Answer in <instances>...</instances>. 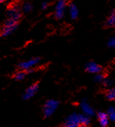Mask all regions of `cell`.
Segmentation results:
<instances>
[{
  "label": "cell",
  "mask_w": 115,
  "mask_h": 127,
  "mask_svg": "<svg viewBox=\"0 0 115 127\" xmlns=\"http://www.w3.org/2000/svg\"><path fill=\"white\" fill-rule=\"evenodd\" d=\"M18 27H19V22L16 21V20L11 19H7L3 23V28H2L0 36H1V37L9 36L16 30L18 29Z\"/></svg>",
  "instance_id": "6da1fadb"
},
{
  "label": "cell",
  "mask_w": 115,
  "mask_h": 127,
  "mask_svg": "<svg viewBox=\"0 0 115 127\" xmlns=\"http://www.w3.org/2000/svg\"><path fill=\"white\" fill-rule=\"evenodd\" d=\"M83 115L81 114L73 113L66 118L63 127H78L82 126Z\"/></svg>",
  "instance_id": "7a4b0ae2"
},
{
  "label": "cell",
  "mask_w": 115,
  "mask_h": 127,
  "mask_svg": "<svg viewBox=\"0 0 115 127\" xmlns=\"http://www.w3.org/2000/svg\"><path fill=\"white\" fill-rule=\"evenodd\" d=\"M59 105V101L56 100V99H48L45 102L44 109V115L45 117H50L51 115H53V113L57 110V109Z\"/></svg>",
  "instance_id": "3957f363"
},
{
  "label": "cell",
  "mask_w": 115,
  "mask_h": 127,
  "mask_svg": "<svg viewBox=\"0 0 115 127\" xmlns=\"http://www.w3.org/2000/svg\"><path fill=\"white\" fill-rule=\"evenodd\" d=\"M67 1L66 0H58L55 4L54 17L57 19H62L66 13Z\"/></svg>",
  "instance_id": "277c9868"
},
{
  "label": "cell",
  "mask_w": 115,
  "mask_h": 127,
  "mask_svg": "<svg viewBox=\"0 0 115 127\" xmlns=\"http://www.w3.org/2000/svg\"><path fill=\"white\" fill-rule=\"evenodd\" d=\"M40 62V58L38 57H33L29 59L28 60L23 61V62H20L19 64V68L22 70H25V71H28L29 69H33L35 66L39 64Z\"/></svg>",
  "instance_id": "5b68a950"
},
{
  "label": "cell",
  "mask_w": 115,
  "mask_h": 127,
  "mask_svg": "<svg viewBox=\"0 0 115 127\" xmlns=\"http://www.w3.org/2000/svg\"><path fill=\"white\" fill-rule=\"evenodd\" d=\"M22 13L23 12L21 8L19 5L15 4V5L11 6L8 9V11H7V17H8V19L16 20V21L19 22V19H21Z\"/></svg>",
  "instance_id": "8992f818"
},
{
  "label": "cell",
  "mask_w": 115,
  "mask_h": 127,
  "mask_svg": "<svg viewBox=\"0 0 115 127\" xmlns=\"http://www.w3.org/2000/svg\"><path fill=\"white\" fill-rule=\"evenodd\" d=\"M38 90V85L37 83L33 84L32 85H30L25 90V91L23 94V99L24 100H28V99H32L33 96L36 95V93Z\"/></svg>",
  "instance_id": "52a82bcc"
},
{
  "label": "cell",
  "mask_w": 115,
  "mask_h": 127,
  "mask_svg": "<svg viewBox=\"0 0 115 127\" xmlns=\"http://www.w3.org/2000/svg\"><path fill=\"white\" fill-rule=\"evenodd\" d=\"M85 70L89 73H91V74H99L102 72L103 70V68L98 65V64L95 63V62H89L85 65Z\"/></svg>",
  "instance_id": "ba28073f"
},
{
  "label": "cell",
  "mask_w": 115,
  "mask_h": 127,
  "mask_svg": "<svg viewBox=\"0 0 115 127\" xmlns=\"http://www.w3.org/2000/svg\"><path fill=\"white\" fill-rule=\"evenodd\" d=\"M98 123L100 125V127H108L109 122V117L107 113L99 112L98 114Z\"/></svg>",
  "instance_id": "9c48e42d"
},
{
  "label": "cell",
  "mask_w": 115,
  "mask_h": 127,
  "mask_svg": "<svg viewBox=\"0 0 115 127\" xmlns=\"http://www.w3.org/2000/svg\"><path fill=\"white\" fill-rule=\"evenodd\" d=\"M69 16H70L71 19H76L78 17L79 11H78V8L77 7L75 3H71L69 5Z\"/></svg>",
  "instance_id": "30bf717a"
},
{
  "label": "cell",
  "mask_w": 115,
  "mask_h": 127,
  "mask_svg": "<svg viewBox=\"0 0 115 127\" xmlns=\"http://www.w3.org/2000/svg\"><path fill=\"white\" fill-rule=\"evenodd\" d=\"M80 107L82 109L83 112L86 115H93V110L86 101H82L80 104Z\"/></svg>",
  "instance_id": "8fae6325"
},
{
  "label": "cell",
  "mask_w": 115,
  "mask_h": 127,
  "mask_svg": "<svg viewBox=\"0 0 115 127\" xmlns=\"http://www.w3.org/2000/svg\"><path fill=\"white\" fill-rule=\"evenodd\" d=\"M28 74V73H27V71H25V70H22L20 69L19 71H18L15 73L14 76H13V78H14V79H16V80H23L24 78L26 77V75Z\"/></svg>",
  "instance_id": "7c38bea8"
},
{
  "label": "cell",
  "mask_w": 115,
  "mask_h": 127,
  "mask_svg": "<svg viewBox=\"0 0 115 127\" xmlns=\"http://www.w3.org/2000/svg\"><path fill=\"white\" fill-rule=\"evenodd\" d=\"M21 9L23 13H30L31 11L33 10V4L31 3H29V2H25V3L22 5Z\"/></svg>",
  "instance_id": "4fadbf2b"
},
{
  "label": "cell",
  "mask_w": 115,
  "mask_h": 127,
  "mask_svg": "<svg viewBox=\"0 0 115 127\" xmlns=\"http://www.w3.org/2000/svg\"><path fill=\"white\" fill-rule=\"evenodd\" d=\"M106 24L109 27H114L115 26V9L113 11L112 13L110 14V16L108 19L107 22H106Z\"/></svg>",
  "instance_id": "5bb4252c"
},
{
  "label": "cell",
  "mask_w": 115,
  "mask_h": 127,
  "mask_svg": "<svg viewBox=\"0 0 115 127\" xmlns=\"http://www.w3.org/2000/svg\"><path fill=\"white\" fill-rule=\"evenodd\" d=\"M106 98L109 100H114L115 99V88H111L108 90L106 92Z\"/></svg>",
  "instance_id": "9a60e30c"
},
{
  "label": "cell",
  "mask_w": 115,
  "mask_h": 127,
  "mask_svg": "<svg viewBox=\"0 0 115 127\" xmlns=\"http://www.w3.org/2000/svg\"><path fill=\"white\" fill-rule=\"evenodd\" d=\"M108 115L109 117V120L110 121H115V109L113 108V107H110L108 110Z\"/></svg>",
  "instance_id": "2e32d148"
},
{
  "label": "cell",
  "mask_w": 115,
  "mask_h": 127,
  "mask_svg": "<svg viewBox=\"0 0 115 127\" xmlns=\"http://www.w3.org/2000/svg\"><path fill=\"white\" fill-rule=\"evenodd\" d=\"M108 46L110 49H115V35L112 36L108 41Z\"/></svg>",
  "instance_id": "e0dca14e"
},
{
  "label": "cell",
  "mask_w": 115,
  "mask_h": 127,
  "mask_svg": "<svg viewBox=\"0 0 115 127\" xmlns=\"http://www.w3.org/2000/svg\"><path fill=\"white\" fill-rule=\"evenodd\" d=\"M94 80L96 81V82H103V80H104V76H103V74H102L101 73L99 74H95V77H94Z\"/></svg>",
  "instance_id": "ac0fdd59"
},
{
  "label": "cell",
  "mask_w": 115,
  "mask_h": 127,
  "mask_svg": "<svg viewBox=\"0 0 115 127\" xmlns=\"http://www.w3.org/2000/svg\"><path fill=\"white\" fill-rule=\"evenodd\" d=\"M49 5V3L48 1H43L42 3H41V8L43 10H45L48 8V7Z\"/></svg>",
  "instance_id": "d6986e66"
},
{
  "label": "cell",
  "mask_w": 115,
  "mask_h": 127,
  "mask_svg": "<svg viewBox=\"0 0 115 127\" xmlns=\"http://www.w3.org/2000/svg\"><path fill=\"white\" fill-rule=\"evenodd\" d=\"M103 83L104 84L105 86H109V85H111L112 81L110 80V79H104V80L103 81Z\"/></svg>",
  "instance_id": "ffe728a7"
},
{
  "label": "cell",
  "mask_w": 115,
  "mask_h": 127,
  "mask_svg": "<svg viewBox=\"0 0 115 127\" xmlns=\"http://www.w3.org/2000/svg\"><path fill=\"white\" fill-rule=\"evenodd\" d=\"M6 0H0V4L1 3H4V2H5Z\"/></svg>",
  "instance_id": "44dd1931"
},
{
  "label": "cell",
  "mask_w": 115,
  "mask_h": 127,
  "mask_svg": "<svg viewBox=\"0 0 115 127\" xmlns=\"http://www.w3.org/2000/svg\"><path fill=\"white\" fill-rule=\"evenodd\" d=\"M78 127H85V126H78Z\"/></svg>",
  "instance_id": "7402d4cb"
}]
</instances>
